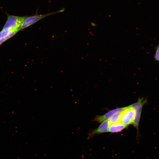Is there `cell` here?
Listing matches in <instances>:
<instances>
[{
	"label": "cell",
	"mask_w": 159,
	"mask_h": 159,
	"mask_svg": "<svg viewBox=\"0 0 159 159\" xmlns=\"http://www.w3.org/2000/svg\"><path fill=\"white\" fill-rule=\"evenodd\" d=\"M62 9L54 12L44 14H36L32 16L26 17L19 28V30L24 29L34 24L40 20L48 16L63 12Z\"/></svg>",
	"instance_id": "obj_1"
},
{
	"label": "cell",
	"mask_w": 159,
	"mask_h": 159,
	"mask_svg": "<svg viewBox=\"0 0 159 159\" xmlns=\"http://www.w3.org/2000/svg\"><path fill=\"white\" fill-rule=\"evenodd\" d=\"M147 102V99L143 97L139 98L137 102L129 106L135 111V115L132 124L136 128L138 135L139 132V125L142 108Z\"/></svg>",
	"instance_id": "obj_2"
},
{
	"label": "cell",
	"mask_w": 159,
	"mask_h": 159,
	"mask_svg": "<svg viewBox=\"0 0 159 159\" xmlns=\"http://www.w3.org/2000/svg\"><path fill=\"white\" fill-rule=\"evenodd\" d=\"M26 17L9 15L3 29L10 30L19 29Z\"/></svg>",
	"instance_id": "obj_3"
},
{
	"label": "cell",
	"mask_w": 159,
	"mask_h": 159,
	"mask_svg": "<svg viewBox=\"0 0 159 159\" xmlns=\"http://www.w3.org/2000/svg\"><path fill=\"white\" fill-rule=\"evenodd\" d=\"M135 114V110L129 106L125 109L120 118V122L128 125L132 124Z\"/></svg>",
	"instance_id": "obj_4"
},
{
	"label": "cell",
	"mask_w": 159,
	"mask_h": 159,
	"mask_svg": "<svg viewBox=\"0 0 159 159\" xmlns=\"http://www.w3.org/2000/svg\"><path fill=\"white\" fill-rule=\"evenodd\" d=\"M110 124L109 119L105 120L97 128L92 130L89 132L87 139L92 138L96 134L108 132V127Z\"/></svg>",
	"instance_id": "obj_5"
},
{
	"label": "cell",
	"mask_w": 159,
	"mask_h": 159,
	"mask_svg": "<svg viewBox=\"0 0 159 159\" xmlns=\"http://www.w3.org/2000/svg\"><path fill=\"white\" fill-rule=\"evenodd\" d=\"M127 106L117 108L108 111L104 115H96L93 120L97 121L99 123H102L105 120L108 119L116 112L124 110L127 108Z\"/></svg>",
	"instance_id": "obj_6"
},
{
	"label": "cell",
	"mask_w": 159,
	"mask_h": 159,
	"mask_svg": "<svg viewBox=\"0 0 159 159\" xmlns=\"http://www.w3.org/2000/svg\"><path fill=\"white\" fill-rule=\"evenodd\" d=\"M128 126L120 122L110 124L108 127V132L111 133L119 132L127 128Z\"/></svg>",
	"instance_id": "obj_7"
},
{
	"label": "cell",
	"mask_w": 159,
	"mask_h": 159,
	"mask_svg": "<svg viewBox=\"0 0 159 159\" xmlns=\"http://www.w3.org/2000/svg\"><path fill=\"white\" fill-rule=\"evenodd\" d=\"M124 110L117 112L114 114L109 118L110 124L120 122V118Z\"/></svg>",
	"instance_id": "obj_8"
},
{
	"label": "cell",
	"mask_w": 159,
	"mask_h": 159,
	"mask_svg": "<svg viewBox=\"0 0 159 159\" xmlns=\"http://www.w3.org/2000/svg\"><path fill=\"white\" fill-rule=\"evenodd\" d=\"M14 35V33L12 32H10L8 36L0 38V45L5 41L13 37Z\"/></svg>",
	"instance_id": "obj_9"
},
{
	"label": "cell",
	"mask_w": 159,
	"mask_h": 159,
	"mask_svg": "<svg viewBox=\"0 0 159 159\" xmlns=\"http://www.w3.org/2000/svg\"><path fill=\"white\" fill-rule=\"evenodd\" d=\"M155 57L156 59L159 61V46L157 48Z\"/></svg>",
	"instance_id": "obj_10"
},
{
	"label": "cell",
	"mask_w": 159,
	"mask_h": 159,
	"mask_svg": "<svg viewBox=\"0 0 159 159\" xmlns=\"http://www.w3.org/2000/svg\"><path fill=\"white\" fill-rule=\"evenodd\" d=\"M90 24H91L92 25V26H94V27L96 26V24L95 23H94L93 22H90Z\"/></svg>",
	"instance_id": "obj_11"
}]
</instances>
